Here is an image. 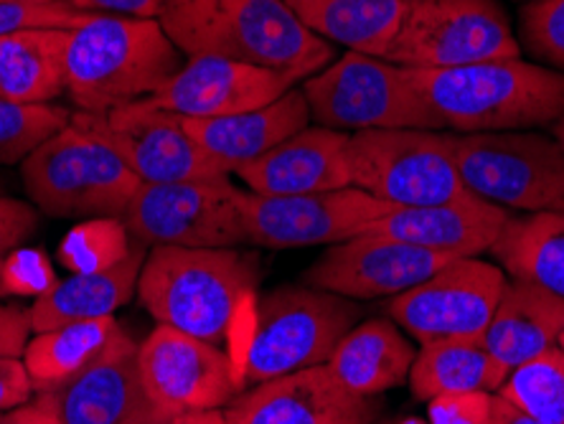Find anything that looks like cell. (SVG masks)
<instances>
[{
  "instance_id": "cell-1",
  "label": "cell",
  "mask_w": 564,
  "mask_h": 424,
  "mask_svg": "<svg viewBox=\"0 0 564 424\" xmlns=\"http://www.w3.org/2000/svg\"><path fill=\"white\" fill-rule=\"evenodd\" d=\"M158 23L184 56H219L305 81L334 62V44L297 21L285 0H163Z\"/></svg>"
},
{
  "instance_id": "cell-2",
  "label": "cell",
  "mask_w": 564,
  "mask_h": 424,
  "mask_svg": "<svg viewBox=\"0 0 564 424\" xmlns=\"http://www.w3.org/2000/svg\"><path fill=\"white\" fill-rule=\"evenodd\" d=\"M402 69L445 130L460 135L550 128L564 115V74L521 56L455 69Z\"/></svg>"
},
{
  "instance_id": "cell-3",
  "label": "cell",
  "mask_w": 564,
  "mask_h": 424,
  "mask_svg": "<svg viewBox=\"0 0 564 424\" xmlns=\"http://www.w3.org/2000/svg\"><path fill=\"white\" fill-rule=\"evenodd\" d=\"M257 280L260 260L235 247H153L138 295L161 326L221 346Z\"/></svg>"
},
{
  "instance_id": "cell-4",
  "label": "cell",
  "mask_w": 564,
  "mask_h": 424,
  "mask_svg": "<svg viewBox=\"0 0 564 424\" xmlns=\"http://www.w3.org/2000/svg\"><path fill=\"white\" fill-rule=\"evenodd\" d=\"M158 19L93 15L66 41V95L79 112L107 115L153 97L184 66Z\"/></svg>"
},
{
  "instance_id": "cell-5",
  "label": "cell",
  "mask_w": 564,
  "mask_h": 424,
  "mask_svg": "<svg viewBox=\"0 0 564 424\" xmlns=\"http://www.w3.org/2000/svg\"><path fill=\"white\" fill-rule=\"evenodd\" d=\"M21 178L33 206L56 219H122L140 188L112 148L72 122L21 163Z\"/></svg>"
},
{
  "instance_id": "cell-6",
  "label": "cell",
  "mask_w": 564,
  "mask_h": 424,
  "mask_svg": "<svg viewBox=\"0 0 564 424\" xmlns=\"http://www.w3.org/2000/svg\"><path fill=\"white\" fill-rule=\"evenodd\" d=\"M359 318V305L326 290L308 285L270 290L257 305L242 389L323 366Z\"/></svg>"
},
{
  "instance_id": "cell-7",
  "label": "cell",
  "mask_w": 564,
  "mask_h": 424,
  "mask_svg": "<svg viewBox=\"0 0 564 424\" xmlns=\"http://www.w3.org/2000/svg\"><path fill=\"white\" fill-rule=\"evenodd\" d=\"M311 120L354 135L364 130H443L402 66L348 52L303 81Z\"/></svg>"
},
{
  "instance_id": "cell-8",
  "label": "cell",
  "mask_w": 564,
  "mask_h": 424,
  "mask_svg": "<svg viewBox=\"0 0 564 424\" xmlns=\"http://www.w3.org/2000/svg\"><path fill=\"white\" fill-rule=\"evenodd\" d=\"M460 181L473 196L509 211H552L564 198V153L552 135L451 132Z\"/></svg>"
},
{
  "instance_id": "cell-9",
  "label": "cell",
  "mask_w": 564,
  "mask_h": 424,
  "mask_svg": "<svg viewBox=\"0 0 564 424\" xmlns=\"http://www.w3.org/2000/svg\"><path fill=\"white\" fill-rule=\"evenodd\" d=\"M351 186L392 206H435L473 196L443 130H364L348 138Z\"/></svg>"
},
{
  "instance_id": "cell-10",
  "label": "cell",
  "mask_w": 564,
  "mask_h": 424,
  "mask_svg": "<svg viewBox=\"0 0 564 424\" xmlns=\"http://www.w3.org/2000/svg\"><path fill=\"white\" fill-rule=\"evenodd\" d=\"M519 56V39L499 0H410L384 59L410 69H455Z\"/></svg>"
},
{
  "instance_id": "cell-11",
  "label": "cell",
  "mask_w": 564,
  "mask_h": 424,
  "mask_svg": "<svg viewBox=\"0 0 564 424\" xmlns=\"http://www.w3.org/2000/svg\"><path fill=\"white\" fill-rule=\"evenodd\" d=\"M242 194L229 176L140 183L122 221L148 247H237L245 244Z\"/></svg>"
},
{
  "instance_id": "cell-12",
  "label": "cell",
  "mask_w": 564,
  "mask_h": 424,
  "mask_svg": "<svg viewBox=\"0 0 564 424\" xmlns=\"http://www.w3.org/2000/svg\"><path fill=\"white\" fill-rule=\"evenodd\" d=\"M72 124L112 148L140 183L212 181L231 173L204 151L181 115L140 99L107 115L72 112Z\"/></svg>"
},
{
  "instance_id": "cell-13",
  "label": "cell",
  "mask_w": 564,
  "mask_h": 424,
  "mask_svg": "<svg viewBox=\"0 0 564 424\" xmlns=\"http://www.w3.org/2000/svg\"><path fill=\"white\" fill-rule=\"evenodd\" d=\"M138 363L145 394L163 422L224 410L245 392L242 379L219 346L161 323L140 344Z\"/></svg>"
},
{
  "instance_id": "cell-14",
  "label": "cell",
  "mask_w": 564,
  "mask_h": 424,
  "mask_svg": "<svg viewBox=\"0 0 564 424\" xmlns=\"http://www.w3.org/2000/svg\"><path fill=\"white\" fill-rule=\"evenodd\" d=\"M509 278L478 257L447 262L425 282L389 303V315L420 346L447 338H476L491 323Z\"/></svg>"
},
{
  "instance_id": "cell-15",
  "label": "cell",
  "mask_w": 564,
  "mask_h": 424,
  "mask_svg": "<svg viewBox=\"0 0 564 424\" xmlns=\"http://www.w3.org/2000/svg\"><path fill=\"white\" fill-rule=\"evenodd\" d=\"M392 209L397 206L379 202L356 186L295 196H262L245 191V244L264 249L338 244Z\"/></svg>"
},
{
  "instance_id": "cell-16",
  "label": "cell",
  "mask_w": 564,
  "mask_h": 424,
  "mask_svg": "<svg viewBox=\"0 0 564 424\" xmlns=\"http://www.w3.org/2000/svg\"><path fill=\"white\" fill-rule=\"evenodd\" d=\"M455 257L430 252L397 239L356 235L326 249L303 274V285L348 301L394 297L425 282ZM460 260V257H458Z\"/></svg>"
},
{
  "instance_id": "cell-17",
  "label": "cell",
  "mask_w": 564,
  "mask_h": 424,
  "mask_svg": "<svg viewBox=\"0 0 564 424\" xmlns=\"http://www.w3.org/2000/svg\"><path fill=\"white\" fill-rule=\"evenodd\" d=\"M379 410L375 396L348 392L323 363L245 389L224 414L229 424H375Z\"/></svg>"
},
{
  "instance_id": "cell-18",
  "label": "cell",
  "mask_w": 564,
  "mask_h": 424,
  "mask_svg": "<svg viewBox=\"0 0 564 424\" xmlns=\"http://www.w3.org/2000/svg\"><path fill=\"white\" fill-rule=\"evenodd\" d=\"M297 85L288 74L219 56H191L169 85L148 97L181 118H227L260 110Z\"/></svg>"
},
{
  "instance_id": "cell-19",
  "label": "cell",
  "mask_w": 564,
  "mask_h": 424,
  "mask_svg": "<svg viewBox=\"0 0 564 424\" xmlns=\"http://www.w3.org/2000/svg\"><path fill=\"white\" fill-rule=\"evenodd\" d=\"M138 351L140 344L120 330L85 373L48 392L59 424H165L143 389Z\"/></svg>"
},
{
  "instance_id": "cell-20",
  "label": "cell",
  "mask_w": 564,
  "mask_h": 424,
  "mask_svg": "<svg viewBox=\"0 0 564 424\" xmlns=\"http://www.w3.org/2000/svg\"><path fill=\"white\" fill-rule=\"evenodd\" d=\"M513 216L509 209L468 196L435 206H397L359 235L397 239L458 260L491 252Z\"/></svg>"
},
{
  "instance_id": "cell-21",
  "label": "cell",
  "mask_w": 564,
  "mask_h": 424,
  "mask_svg": "<svg viewBox=\"0 0 564 424\" xmlns=\"http://www.w3.org/2000/svg\"><path fill=\"white\" fill-rule=\"evenodd\" d=\"M348 132L330 128H305L282 140L272 151L245 163L235 173L247 191L262 196L321 194L351 186L348 176Z\"/></svg>"
},
{
  "instance_id": "cell-22",
  "label": "cell",
  "mask_w": 564,
  "mask_h": 424,
  "mask_svg": "<svg viewBox=\"0 0 564 424\" xmlns=\"http://www.w3.org/2000/svg\"><path fill=\"white\" fill-rule=\"evenodd\" d=\"M198 145L229 173L242 168L282 140L308 128L311 107L301 87L285 91L260 110L227 115V118H181Z\"/></svg>"
},
{
  "instance_id": "cell-23",
  "label": "cell",
  "mask_w": 564,
  "mask_h": 424,
  "mask_svg": "<svg viewBox=\"0 0 564 424\" xmlns=\"http://www.w3.org/2000/svg\"><path fill=\"white\" fill-rule=\"evenodd\" d=\"M564 328V301L532 282L509 280L484 344L506 373L557 346Z\"/></svg>"
},
{
  "instance_id": "cell-24",
  "label": "cell",
  "mask_w": 564,
  "mask_h": 424,
  "mask_svg": "<svg viewBox=\"0 0 564 424\" xmlns=\"http://www.w3.org/2000/svg\"><path fill=\"white\" fill-rule=\"evenodd\" d=\"M145 257V244L135 242L126 260L110 270L56 280V285L29 307L33 334H44L69 323L110 318L138 293Z\"/></svg>"
},
{
  "instance_id": "cell-25",
  "label": "cell",
  "mask_w": 564,
  "mask_h": 424,
  "mask_svg": "<svg viewBox=\"0 0 564 424\" xmlns=\"http://www.w3.org/2000/svg\"><path fill=\"white\" fill-rule=\"evenodd\" d=\"M414 346L394 320L375 318L356 323L326 361L336 381L359 396H377L410 379Z\"/></svg>"
},
{
  "instance_id": "cell-26",
  "label": "cell",
  "mask_w": 564,
  "mask_h": 424,
  "mask_svg": "<svg viewBox=\"0 0 564 424\" xmlns=\"http://www.w3.org/2000/svg\"><path fill=\"white\" fill-rule=\"evenodd\" d=\"M305 29L348 52L384 59L410 0H285Z\"/></svg>"
},
{
  "instance_id": "cell-27",
  "label": "cell",
  "mask_w": 564,
  "mask_h": 424,
  "mask_svg": "<svg viewBox=\"0 0 564 424\" xmlns=\"http://www.w3.org/2000/svg\"><path fill=\"white\" fill-rule=\"evenodd\" d=\"M64 29H33L0 36V102L48 105L66 95Z\"/></svg>"
},
{
  "instance_id": "cell-28",
  "label": "cell",
  "mask_w": 564,
  "mask_h": 424,
  "mask_svg": "<svg viewBox=\"0 0 564 424\" xmlns=\"http://www.w3.org/2000/svg\"><path fill=\"white\" fill-rule=\"evenodd\" d=\"M509 379L484 344L476 338H447L425 344L414 356L410 369V389L420 402H433L435 396L499 392Z\"/></svg>"
},
{
  "instance_id": "cell-29",
  "label": "cell",
  "mask_w": 564,
  "mask_h": 424,
  "mask_svg": "<svg viewBox=\"0 0 564 424\" xmlns=\"http://www.w3.org/2000/svg\"><path fill=\"white\" fill-rule=\"evenodd\" d=\"M491 254L509 280L532 282L564 301V214L513 216Z\"/></svg>"
},
{
  "instance_id": "cell-30",
  "label": "cell",
  "mask_w": 564,
  "mask_h": 424,
  "mask_svg": "<svg viewBox=\"0 0 564 424\" xmlns=\"http://www.w3.org/2000/svg\"><path fill=\"white\" fill-rule=\"evenodd\" d=\"M120 323L112 318L69 323V326L36 334L23 351L33 389L39 394L56 392L85 373L120 336Z\"/></svg>"
},
{
  "instance_id": "cell-31",
  "label": "cell",
  "mask_w": 564,
  "mask_h": 424,
  "mask_svg": "<svg viewBox=\"0 0 564 424\" xmlns=\"http://www.w3.org/2000/svg\"><path fill=\"white\" fill-rule=\"evenodd\" d=\"M496 394L511 399L542 424H564V354L554 346L519 366Z\"/></svg>"
},
{
  "instance_id": "cell-32",
  "label": "cell",
  "mask_w": 564,
  "mask_h": 424,
  "mask_svg": "<svg viewBox=\"0 0 564 424\" xmlns=\"http://www.w3.org/2000/svg\"><path fill=\"white\" fill-rule=\"evenodd\" d=\"M135 242L122 219H85L66 231L59 244V262L74 274L110 270L126 260Z\"/></svg>"
},
{
  "instance_id": "cell-33",
  "label": "cell",
  "mask_w": 564,
  "mask_h": 424,
  "mask_svg": "<svg viewBox=\"0 0 564 424\" xmlns=\"http://www.w3.org/2000/svg\"><path fill=\"white\" fill-rule=\"evenodd\" d=\"M72 112L56 105L0 102V165L23 163L41 143L64 130Z\"/></svg>"
},
{
  "instance_id": "cell-34",
  "label": "cell",
  "mask_w": 564,
  "mask_h": 424,
  "mask_svg": "<svg viewBox=\"0 0 564 424\" xmlns=\"http://www.w3.org/2000/svg\"><path fill=\"white\" fill-rule=\"evenodd\" d=\"M517 39L534 64L564 74V0H527Z\"/></svg>"
},
{
  "instance_id": "cell-35",
  "label": "cell",
  "mask_w": 564,
  "mask_h": 424,
  "mask_svg": "<svg viewBox=\"0 0 564 424\" xmlns=\"http://www.w3.org/2000/svg\"><path fill=\"white\" fill-rule=\"evenodd\" d=\"M93 19V13L77 11L66 0L48 3H6L0 6V36L33 29H64L74 31Z\"/></svg>"
},
{
  "instance_id": "cell-36",
  "label": "cell",
  "mask_w": 564,
  "mask_h": 424,
  "mask_svg": "<svg viewBox=\"0 0 564 424\" xmlns=\"http://www.w3.org/2000/svg\"><path fill=\"white\" fill-rule=\"evenodd\" d=\"M56 285V274L44 252L15 249L0 260V293L41 297Z\"/></svg>"
},
{
  "instance_id": "cell-37",
  "label": "cell",
  "mask_w": 564,
  "mask_h": 424,
  "mask_svg": "<svg viewBox=\"0 0 564 424\" xmlns=\"http://www.w3.org/2000/svg\"><path fill=\"white\" fill-rule=\"evenodd\" d=\"M491 396L488 392L447 394L430 402L433 424H488L491 420Z\"/></svg>"
},
{
  "instance_id": "cell-38",
  "label": "cell",
  "mask_w": 564,
  "mask_h": 424,
  "mask_svg": "<svg viewBox=\"0 0 564 424\" xmlns=\"http://www.w3.org/2000/svg\"><path fill=\"white\" fill-rule=\"evenodd\" d=\"M36 209L19 198L0 196V260L15 252L36 231Z\"/></svg>"
},
{
  "instance_id": "cell-39",
  "label": "cell",
  "mask_w": 564,
  "mask_h": 424,
  "mask_svg": "<svg viewBox=\"0 0 564 424\" xmlns=\"http://www.w3.org/2000/svg\"><path fill=\"white\" fill-rule=\"evenodd\" d=\"M33 334L31 311L19 305H0V359H21Z\"/></svg>"
},
{
  "instance_id": "cell-40",
  "label": "cell",
  "mask_w": 564,
  "mask_h": 424,
  "mask_svg": "<svg viewBox=\"0 0 564 424\" xmlns=\"http://www.w3.org/2000/svg\"><path fill=\"white\" fill-rule=\"evenodd\" d=\"M33 392L36 389H33L26 363L21 359H0V412L29 404Z\"/></svg>"
},
{
  "instance_id": "cell-41",
  "label": "cell",
  "mask_w": 564,
  "mask_h": 424,
  "mask_svg": "<svg viewBox=\"0 0 564 424\" xmlns=\"http://www.w3.org/2000/svg\"><path fill=\"white\" fill-rule=\"evenodd\" d=\"M77 11L93 15H126V19H158L163 0H66Z\"/></svg>"
},
{
  "instance_id": "cell-42",
  "label": "cell",
  "mask_w": 564,
  "mask_h": 424,
  "mask_svg": "<svg viewBox=\"0 0 564 424\" xmlns=\"http://www.w3.org/2000/svg\"><path fill=\"white\" fill-rule=\"evenodd\" d=\"M0 424H59L52 394H39L19 410L0 412Z\"/></svg>"
},
{
  "instance_id": "cell-43",
  "label": "cell",
  "mask_w": 564,
  "mask_h": 424,
  "mask_svg": "<svg viewBox=\"0 0 564 424\" xmlns=\"http://www.w3.org/2000/svg\"><path fill=\"white\" fill-rule=\"evenodd\" d=\"M488 424H542L532 414L521 410L519 404H513L511 399H506L501 394L491 396V420Z\"/></svg>"
},
{
  "instance_id": "cell-44",
  "label": "cell",
  "mask_w": 564,
  "mask_h": 424,
  "mask_svg": "<svg viewBox=\"0 0 564 424\" xmlns=\"http://www.w3.org/2000/svg\"><path fill=\"white\" fill-rule=\"evenodd\" d=\"M165 424H229L224 410H209V412H194V414H181Z\"/></svg>"
},
{
  "instance_id": "cell-45",
  "label": "cell",
  "mask_w": 564,
  "mask_h": 424,
  "mask_svg": "<svg viewBox=\"0 0 564 424\" xmlns=\"http://www.w3.org/2000/svg\"><path fill=\"white\" fill-rule=\"evenodd\" d=\"M550 132H552L554 143H557V145L562 148V153H564V115H562V118H560L557 122L550 124Z\"/></svg>"
},
{
  "instance_id": "cell-46",
  "label": "cell",
  "mask_w": 564,
  "mask_h": 424,
  "mask_svg": "<svg viewBox=\"0 0 564 424\" xmlns=\"http://www.w3.org/2000/svg\"><path fill=\"white\" fill-rule=\"evenodd\" d=\"M6 3H48V0H0V6Z\"/></svg>"
},
{
  "instance_id": "cell-47",
  "label": "cell",
  "mask_w": 564,
  "mask_h": 424,
  "mask_svg": "<svg viewBox=\"0 0 564 424\" xmlns=\"http://www.w3.org/2000/svg\"><path fill=\"white\" fill-rule=\"evenodd\" d=\"M557 348L564 354V328H562V334H560V338H557Z\"/></svg>"
},
{
  "instance_id": "cell-48",
  "label": "cell",
  "mask_w": 564,
  "mask_h": 424,
  "mask_svg": "<svg viewBox=\"0 0 564 424\" xmlns=\"http://www.w3.org/2000/svg\"><path fill=\"white\" fill-rule=\"evenodd\" d=\"M552 211H560V214H564V198H562V202L557 204V206H554V209Z\"/></svg>"
},
{
  "instance_id": "cell-49",
  "label": "cell",
  "mask_w": 564,
  "mask_h": 424,
  "mask_svg": "<svg viewBox=\"0 0 564 424\" xmlns=\"http://www.w3.org/2000/svg\"><path fill=\"white\" fill-rule=\"evenodd\" d=\"M404 424H422V422H404Z\"/></svg>"
},
{
  "instance_id": "cell-50",
  "label": "cell",
  "mask_w": 564,
  "mask_h": 424,
  "mask_svg": "<svg viewBox=\"0 0 564 424\" xmlns=\"http://www.w3.org/2000/svg\"><path fill=\"white\" fill-rule=\"evenodd\" d=\"M381 424H384V422H381Z\"/></svg>"
},
{
  "instance_id": "cell-51",
  "label": "cell",
  "mask_w": 564,
  "mask_h": 424,
  "mask_svg": "<svg viewBox=\"0 0 564 424\" xmlns=\"http://www.w3.org/2000/svg\"><path fill=\"white\" fill-rule=\"evenodd\" d=\"M524 3H527V0H524Z\"/></svg>"
}]
</instances>
